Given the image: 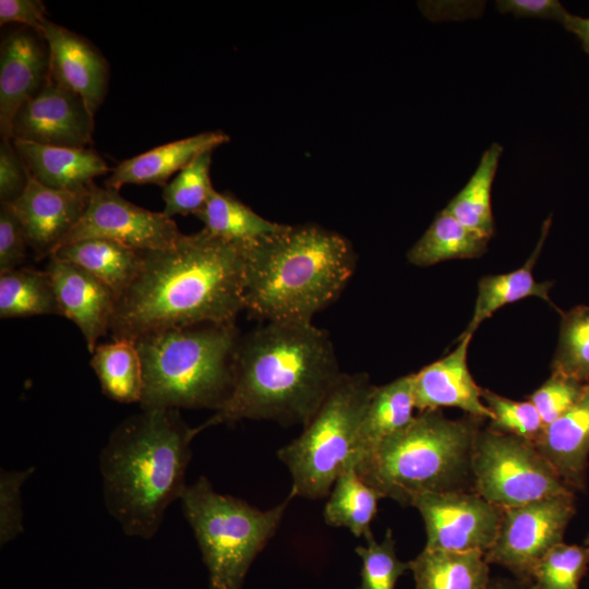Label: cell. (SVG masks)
I'll use <instances>...</instances> for the list:
<instances>
[{
  "instance_id": "obj_1",
  "label": "cell",
  "mask_w": 589,
  "mask_h": 589,
  "mask_svg": "<svg viewBox=\"0 0 589 589\" xmlns=\"http://www.w3.org/2000/svg\"><path fill=\"white\" fill-rule=\"evenodd\" d=\"M245 245L205 229L170 247L143 251L140 272L117 299L112 339L134 341L158 330L236 323L243 309Z\"/></svg>"
},
{
  "instance_id": "obj_2",
  "label": "cell",
  "mask_w": 589,
  "mask_h": 589,
  "mask_svg": "<svg viewBox=\"0 0 589 589\" xmlns=\"http://www.w3.org/2000/svg\"><path fill=\"white\" fill-rule=\"evenodd\" d=\"M341 373L327 332L266 322L240 338L231 394L204 424L250 419L304 426Z\"/></svg>"
},
{
  "instance_id": "obj_3",
  "label": "cell",
  "mask_w": 589,
  "mask_h": 589,
  "mask_svg": "<svg viewBox=\"0 0 589 589\" xmlns=\"http://www.w3.org/2000/svg\"><path fill=\"white\" fill-rule=\"evenodd\" d=\"M204 429L188 425L179 409H141L112 430L99 471L106 508L127 536L149 540L157 533L188 485L191 443Z\"/></svg>"
},
{
  "instance_id": "obj_4",
  "label": "cell",
  "mask_w": 589,
  "mask_h": 589,
  "mask_svg": "<svg viewBox=\"0 0 589 589\" xmlns=\"http://www.w3.org/2000/svg\"><path fill=\"white\" fill-rule=\"evenodd\" d=\"M356 263L340 233L314 224L283 225L245 245L243 309L265 323H311L338 298Z\"/></svg>"
},
{
  "instance_id": "obj_5",
  "label": "cell",
  "mask_w": 589,
  "mask_h": 589,
  "mask_svg": "<svg viewBox=\"0 0 589 589\" xmlns=\"http://www.w3.org/2000/svg\"><path fill=\"white\" fill-rule=\"evenodd\" d=\"M478 418L452 420L422 411L362 458L356 470L381 497L411 506L425 493L465 491L472 484V453Z\"/></svg>"
},
{
  "instance_id": "obj_6",
  "label": "cell",
  "mask_w": 589,
  "mask_h": 589,
  "mask_svg": "<svg viewBox=\"0 0 589 589\" xmlns=\"http://www.w3.org/2000/svg\"><path fill=\"white\" fill-rule=\"evenodd\" d=\"M240 338L236 323H204L135 339L143 369L141 409L219 410L232 390Z\"/></svg>"
},
{
  "instance_id": "obj_7",
  "label": "cell",
  "mask_w": 589,
  "mask_h": 589,
  "mask_svg": "<svg viewBox=\"0 0 589 589\" xmlns=\"http://www.w3.org/2000/svg\"><path fill=\"white\" fill-rule=\"evenodd\" d=\"M294 497L290 490L281 503L262 510L217 492L206 477L187 485L181 507L206 566L209 589H242L253 561L275 536Z\"/></svg>"
},
{
  "instance_id": "obj_8",
  "label": "cell",
  "mask_w": 589,
  "mask_h": 589,
  "mask_svg": "<svg viewBox=\"0 0 589 589\" xmlns=\"http://www.w3.org/2000/svg\"><path fill=\"white\" fill-rule=\"evenodd\" d=\"M374 385L366 373H341L302 433L277 457L287 467L296 496L329 494L337 476L351 460L358 429Z\"/></svg>"
},
{
  "instance_id": "obj_9",
  "label": "cell",
  "mask_w": 589,
  "mask_h": 589,
  "mask_svg": "<svg viewBox=\"0 0 589 589\" xmlns=\"http://www.w3.org/2000/svg\"><path fill=\"white\" fill-rule=\"evenodd\" d=\"M471 468L473 492L502 508L575 493L534 444L490 428L477 434Z\"/></svg>"
},
{
  "instance_id": "obj_10",
  "label": "cell",
  "mask_w": 589,
  "mask_h": 589,
  "mask_svg": "<svg viewBox=\"0 0 589 589\" xmlns=\"http://www.w3.org/2000/svg\"><path fill=\"white\" fill-rule=\"evenodd\" d=\"M575 494H564L503 508L496 539L484 553L489 564L509 569L530 584L531 573L543 555L563 542L576 514Z\"/></svg>"
},
{
  "instance_id": "obj_11",
  "label": "cell",
  "mask_w": 589,
  "mask_h": 589,
  "mask_svg": "<svg viewBox=\"0 0 589 589\" xmlns=\"http://www.w3.org/2000/svg\"><path fill=\"white\" fill-rule=\"evenodd\" d=\"M181 235L175 220L163 212L140 207L122 197L117 190L93 182L86 208L62 245L101 238L139 251H153L172 245Z\"/></svg>"
},
{
  "instance_id": "obj_12",
  "label": "cell",
  "mask_w": 589,
  "mask_h": 589,
  "mask_svg": "<svg viewBox=\"0 0 589 589\" xmlns=\"http://www.w3.org/2000/svg\"><path fill=\"white\" fill-rule=\"evenodd\" d=\"M424 521V548L446 551H480L493 545L503 508L477 493L466 491L425 493L412 502Z\"/></svg>"
},
{
  "instance_id": "obj_13",
  "label": "cell",
  "mask_w": 589,
  "mask_h": 589,
  "mask_svg": "<svg viewBox=\"0 0 589 589\" xmlns=\"http://www.w3.org/2000/svg\"><path fill=\"white\" fill-rule=\"evenodd\" d=\"M94 125V115L83 99L48 74L39 92L15 115L12 140L85 148L93 141Z\"/></svg>"
},
{
  "instance_id": "obj_14",
  "label": "cell",
  "mask_w": 589,
  "mask_h": 589,
  "mask_svg": "<svg viewBox=\"0 0 589 589\" xmlns=\"http://www.w3.org/2000/svg\"><path fill=\"white\" fill-rule=\"evenodd\" d=\"M87 202L88 190H56L31 176L24 193L8 205L21 223L28 247L43 259L51 256L62 245Z\"/></svg>"
},
{
  "instance_id": "obj_15",
  "label": "cell",
  "mask_w": 589,
  "mask_h": 589,
  "mask_svg": "<svg viewBox=\"0 0 589 589\" xmlns=\"http://www.w3.org/2000/svg\"><path fill=\"white\" fill-rule=\"evenodd\" d=\"M44 38L31 28L9 32L0 45V133L12 140V123L20 108L36 95L49 74Z\"/></svg>"
},
{
  "instance_id": "obj_16",
  "label": "cell",
  "mask_w": 589,
  "mask_h": 589,
  "mask_svg": "<svg viewBox=\"0 0 589 589\" xmlns=\"http://www.w3.org/2000/svg\"><path fill=\"white\" fill-rule=\"evenodd\" d=\"M41 37L49 59V76L79 95L93 115L107 94L109 67L86 38L47 20Z\"/></svg>"
},
{
  "instance_id": "obj_17",
  "label": "cell",
  "mask_w": 589,
  "mask_h": 589,
  "mask_svg": "<svg viewBox=\"0 0 589 589\" xmlns=\"http://www.w3.org/2000/svg\"><path fill=\"white\" fill-rule=\"evenodd\" d=\"M49 273L61 315L81 330L88 351L110 330L117 297L103 281L71 262L48 257Z\"/></svg>"
},
{
  "instance_id": "obj_18",
  "label": "cell",
  "mask_w": 589,
  "mask_h": 589,
  "mask_svg": "<svg viewBox=\"0 0 589 589\" xmlns=\"http://www.w3.org/2000/svg\"><path fill=\"white\" fill-rule=\"evenodd\" d=\"M472 334H461L459 344L447 356L413 373L414 406L420 412L456 407L470 417L492 419L467 364Z\"/></svg>"
},
{
  "instance_id": "obj_19",
  "label": "cell",
  "mask_w": 589,
  "mask_h": 589,
  "mask_svg": "<svg viewBox=\"0 0 589 589\" xmlns=\"http://www.w3.org/2000/svg\"><path fill=\"white\" fill-rule=\"evenodd\" d=\"M223 131H207L169 142L121 161L106 180V187L119 191L124 184H157L180 172L197 156L229 142Z\"/></svg>"
},
{
  "instance_id": "obj_20",
  "label": "cell",
  "mask_w": 589,
  "mask_h": 589,
  "mask_svg": "<svg viewBox=\"0 0 589 589\" xmlns=\"http://www.w3.org/2000/svg\"><path fill=\"white\" fill-rule=\"evenodd\" d=\"M534 446L574 492L586 488L589 457V384L575 406L544 428Z\"/></svg>"
},
{
  "instance_id": "obj_21",
  "label": "cell",
  "mask_w": 589,
  "mask_h": 589,
  "mask_svg": "<svg viewBox=\"0 0 589 589\" xmlns=\"http://www.w3.org/2000/svg\"><path fill=\"white\" fill-rule=\"evenodd\" d=\"M31 176L56 190H88L96 177L109 172L105 159L93 148L47 146L12 140Z\"/></svg>"
},
{
  "instance_id": "obj_22",
  "label": "cell",
  "mask_w": 589,
  "mask_h": 589,
  "mask_svg": "<svg viewBox=\"0 0 589 589\" xmlns=\"http://www.w3.org/2000/svg\"><path fill=\"white\" fill-rule=\"evenodd\" d=\"M413 373L382 386H374L362 416L351 460L357 465L384 440L413 419Z\"/></svg>"
},
{
  "instance_id": "obj_23",
  "label": "cell",
  "mask_w": 589,
  "mask_h": 589,
  "mask_svg": "<svg viewBox=\"0 0 589 589\" xmlns=\"http://www.w3.org/2000/svg\"><path fill=\"white\" fill-rule=\"evenodd\" d=\"M552 223L550 215L543 223L538 243L526 263L518 269L505 274L486 275L478 283V293L473 314L462 334H472L479 325L504 305L525 298L537 297L552 304L550 289L552 283L537 281L532 269L541 253Z\"/></svg>"
},
{
  "instance_id": "obj_24",
  "label": "cell",
  "mask_w": 589,
  "mask_h": 589,
  "mask_svg": "<svg viewBox=\"0 0 589 589\" xmlns=\"http://www.w3.org/2000/svg\"><path fill=\"white\" fill-rule=\"evenodd\" d=\"M52 255L89 272L108 286L117 299L131 285L143 262V251L101 238L64 244Z\"/></svg>"
},
{
  "instance_id": "obj_25",
  "label": "cell",
  "mask_w": 589,
  "mask_h": 589,
  "mask_svg": "<svg viewBox=\"0 0 589 589\" xmlns=\"http://www.w3.org/2000/svg\"><path fill=\"white\" fill-rule=\"evenodd\" d=\"M416 589H485L489 563L480 551L424 548L410 561Z\"/></svg>"
},
{
  "instance_id": "obj_26",
  "label": "cell",
  "mask_w": 589,
  "mask_h": 589,
  "mask_svg": "<svg viewBox=\"0 0 589 589\" xmlns=\"http://www.w3.org/2000/svg\"><path fill=\"white\" fill-rule=\"evenodd\" d=\"M489 240L459 223L444 208L409 249L407 260L412 265L426 267L449 260L474 259L486 252Z\"/></svg>"
},
{
  "instance_id": "obj_27",
  "label": "cell",
  "mask_w": 589,
  "mask_h": 589,
  "mask_svg": "<svg viewBox=\"0 0 589 589\" xmlns=\"http://www.w3.org/2000/svg\"><path fill=\"white\" fill-rule=\"evenodd\" d=\"M381 495L358 474L350 460L337 476L324 507L325 522L347 528L364 539L372 533L371 524L377 512Z\"/></svg>"
},
{
  "instance_id": "obj_28",
  "label": "cell",
  "mask_w": 589,
  "mask_h": 589,
  "mask_svg": "<svg viewBox=\"0 0 589 589\" xmlns=\"http://www.w3.org/2000/svg\"><path fill=\"white\" fill-rule=\"evenodd\" d=\"M92 354L91 366L99 381L103 394L121 404H140L143 393V369L134 342L113 339L112 342L97 345Z\"/></svg>"
},
{
  "instance_id": "obj_29",
  "label": "cell",
  "mask_w": 589,
  "mask_h": 589,
  "mask_svg": "<svg viewBox=\"0 0 589 589\" xmlns=\"http://www.w3.org/2000/svg\"><path fill=\"white\" fill-rule=\"evenodd\" d=\"M194 216L211 235L242 244L269 236L284 225L265 219L232 194L216 190Z\"/></svg>"
},
{
  "instance_id": "obj_30",
  "label": "cell",
  "mask_w": 589,
  "mask_h": 589,
  "mask_svg": "<svg viewBox=\"0 0 589 589\" xmlns=\"http://www.w3.org/2000/svg\"><path fill=\"white\" fill-rule=\"evenodd\" d=\"M61 315L51 277L47 269L17 267L0 273V317Z\"/></svg>"
},
{
  "instance_id": "obj_31",
  "label": "cell",
  "mask_w": 589,
  "mask_h": 589,
  "mask_svg": "<svg viewBox=\"0 0 589 589\" xmlns=\"http://www.w3.org/2000/svg\"><path fill=\"white\" fill-rule=\"evenodd\" d=\"M502 152L498 143L491 144L466 185L445 207L459 223L488 238L494 233L491 191Z\"/></svg>"
},
{
  "instance_id": "obj_32",
  "label": "cell",
  "mask_w": 589,
  "mask_h": 589,
  "mask_svg": "<svg viewBox=\"0 0 589 589\" xmlns=\"http://www.w3.org/2000/svg\"><path fill=\"white\" fill-rule=\"evenodd\" d=\"M561 315L552 372L589 383V306L578 305Z\"/></svg>"
},
{
  "instance_id": "obj_33",
  "label": "cell",
  "mask_w": 589,
  "mask_h": 589,
  "mask_svg": "<svg viewBox=\"0 0 589 589\" xmlns=\"http://www.w3.org/2000/svg\"><path fill=\"white\" fill-rule=\"evenodd\" d=\"M212 152L204 153L183 168L163 190L165 208L163 213L195 215L215 190L211 181Z\"/></svg>"
},
{
  "instance_id": "obj_34",
  "label": "cell",
  "mask_w": 589,
  "mask_h": 589,
  "mask_svg": "<svg viewBox=\"0 0 589 589\" xmlns=\"http://www.w3.org/2000/svg\"><path fill=\"white\" fill-rule=\"evenodd\" d=\"M589 567V545L557 543L537 563L530 585L533 589H579Z\"/></svg>"
},
{
  "instance_id": "obj_35",
  "label": "cell",
  "mask_w": 589,
  "mask_h": 589,
  "mask_svg": "<svg viewBox=\"0 0 589 589\" xmlns=\"http://www.w3.org/2000/svg\"><path fill=\"white\" fill-rule=\"evenodd\" d=\"M365 545L356 548L362 562L358 589H395L397 580L410 570V562L398 558L392 530L386 531L381 542L373 533L365 538Z\"/></svg>"
},
{
  "instance_id": "obj_36",
  "label": "cell",
  "mask_w": 589,
  "mask_h": 589,
  "mask_svg": "<svg viewBox=\"0 0 589 589\" xmlns=\"http://www.w3.org/2000/svg\"><path fill=\"white\" fill-rule=\"evenodd\" d=\"M482 400L492 413L490 429L536 444L544 423L531 401H517L482 388Z\"/></svg>"
},
{
  "instance_id": "obj_37",
  "label": "cell",
  "mask_w": 589,
  "mask_h": 589,
  "mask_svg": "<svg viewBox=\"0 0 589 589\" xmlns=\"http://www.w3.org/2000/svg\"><path fill=\"white\" fill-rule=\"evenodd\" d=\"M588 384L552 372L551 376L529 396L528 400L536 407L546 426L579 401Z\"/></svg>"
},
{
  "instance_id": "obj_38",
  "label": "cell",
  "mask_w": 589,
  "mask_h": 589,
  "mask_svg": "<svg viewBox=\"0 0 589 589\" xmlns=\"http://www.w3.org/2000/svg\"><path fill=\"white\" fill-rule=\"evenodd\" d=\"M35 468L0 471V545L15 540L24 531L22 486Z\"/></svg>"
},
{
  "instance_id": "obj_39",
  "label": "cell",
  "mask_w": 589,
  "mask_h": 589,
  "mask_svg": "<svg viewBox=\"0 0 589 589\" xmlns=\"http://www.w3.org/2000/svg\"><path fill=\"white\" fill-rule=\"evenodd\" d=\"M31 173L12 140L0 143V201L12 204L26 190Z\"/></svg>"
},
{
  "instance_id": "obj_40",
  "label": "cell",
  "mask_w": 589,
  "mask_h": 589,
  "mask_svg": "<svg viewBox=\"0 0 589 589\" xmlns=\"http://www.w3.org/2000/svg\"><path fill=\"white\" fill-rule=\"evenodd\" d=\"M28 243L21 223L8 204L0 206V273L25 261Z\"/></svg>"
},
{
  "instance_id": "obj_41",
  "label": "cell",
  "mask_w": 589,
  "mask_h": 589,
  "mask_svg": "<svg viewBox=\"0 0 589 589\" xmlns=\"http://www.w3.org/2000/svg\"><path fill=\"white\" fill-rule=\"evenodd\" d=\"M46 9L39 0H0V25L19 23L41 36Z\"/></svg>"
},
{
  "instance_id": "obj_42",
  "label": "cell",
  "mask_w": 589,
  "mask_h": 589,
  "mask_svg": "<svg viewBox=\"0 0 589 589\" xmlns=\"http://www.w3.org/2000/svg\"><path fill=\"white\" fill-rule=\"evenodd\" d=\"M495 5L504 14L555 20L561 24L569 13L557 0H497Z\"/></svg>"
},
{
  "instance_id": "obj_43",
  "label": "cell",
  "mask_w": 589,
  "mask_h": 589,
  "mask_svg": "<svg viewBox=\"0 0 589 589\" xmlns=\"http://www.w3.org/2000/svg\"><path fill=\"white\" fill-rule=\"evenodd\" d=\"M563 26L580 40L584 50L589 55V17L568 13L563 22Z\"/></svg>"
},
{
  "instance_id": "obj_44",
  "label": "cell",
  "mask_w": 589,
  "mask_h": 589,
  "mask_svg": "<svg viewBox=\"0 0 589 589\" xmlns=\"http://www.w3.org/2000/svg\"><path fill=\"white\" fill-rule=\"evenodd\" d=\"M485 589H533L530 584L519 580V582H513L509 580H493L490 581Z\"/></svg>"
},
{
  "instance_id": "obj_45",
  "label": "cell",
  "mask_w": 589,
  "mask_h": 589,
  "mask_svg": "<svg viewBox=\"0 0 589 589\" xmlns=\"http://www.w3.org/2000/svg\"><path fill=\"white\" fill-rule=\"evenodd\" d=\"M585 545H589V534H588V537H587L586 540H585Z\"/></svg>"
}]
</instances>
